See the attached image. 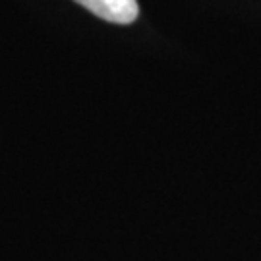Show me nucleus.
<instances>
[{
    "label": "nucleus",
    "instance_id": "f257e3e1",
    "mask_svg": "<svg viewBox=\"0 0 261 261\" xmlns=\"http://www.w3.org/2000/svg\"><path fill=\"white\" fill-rule=\"evenodd\" d=\"M74 2L89 10L97 18L120 25H128L140 16L138 0H74Z\"/></svg>",
    "mask_w": 261,
    "mask_h": 261
}]
</instances>
